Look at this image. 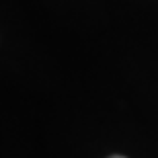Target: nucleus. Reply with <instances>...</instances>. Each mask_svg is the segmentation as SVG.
<instances>
[{
    "mask_svg": "<svg viewBox=\"0 0 158 158\" xmlns=\"http://www.w3.org/2000/svg\"><path fill=\"white\" fill-rule=\"evenodd\" d=\"M111 158H123V156H111Z\"/></svg>",
    "mask_w": 158,
    "mask_h": 158,
    "instance_id": "f257e3e1",
    "label": "nucleus"
}]
</instances>
